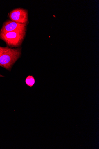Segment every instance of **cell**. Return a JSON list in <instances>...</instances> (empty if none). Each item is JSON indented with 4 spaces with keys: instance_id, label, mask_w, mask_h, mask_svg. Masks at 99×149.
Returning <instances> with one entry per match:
<instances>
[{
    "instance_id": "cell-1",
    "label": "cell",
    "mask_w": 99,
    "mask_h": 149,
    "mask_svg": "<svg viewBox=\"0 0 99 149\" xmlns=\"http://www.w3.org/2000/svg\"><path fill=\"white\" fill-rule=\"evenodd\" d=\"M21 48L0 47V66L10 71L14 64L21 57Z\"/></svg>"
},
{
    "instance_id": "cell-2",
    "label": "cell",
    "mask_w": 99,
    "mask_h": 149,
    "mask_svg": "<svg viewBox=\"0 0 99 149\" xmlns=\"http://www.w3.org/2000/svg\"><path fill=\"white\" fill-rule=\"evenodd\" d=\"M26 30L9 32L0 31V39L4 41L9 47H20L26 35Z\"/></svg>"
},
{
    "instance_id": "cell-3",
    "label": "cell",
    "mask_w": 99,
    "mask_h": 149,
    "mask_svg": "<svg viewBox=\"0 0 99 149\" xmlns=\"http://www.w3.org/2000/svg\"><path fill=\"white\" fill-rule=\"evenodd\" d=\"M9 17L10 20L17 23L27 25L28 23V13L27 10L18 8L11 11Z\"/></svg>"
},
{
    "instance_id": "cell-4",
    "label": "cell",
    "mask_w": 99,
    "mask_h": 149,
    "mask_svg": "<svg viewBox=\"0 0 99 149\" xmlns=\"http://www.w3.org/2000/svg\"><path fill=\"white\" fill-rule=\"evenodd\" d=\"M26 24L17 23L9 20L4 22L0 31L6 32L26 30Z\"/></svg>"
},
{
    "instance_id": "cell-5",
    "label": "cell",
    "mask_w": 99,
    "mask_h": 149,
    "mask_svg": "<svg viewBox=\"0 0 99 149\" xmlns=\"http://www.w3.org/2000/svg\"><path fill=\"white\" fill-rule=\"evenodd\" d=\"M25 82L27 86L32 88L35 84V79L32 75H29L26 78Z\"/></svg>"
},
{
    "instance_id": "cell-6",
    "label": "cell",
    "mask_w": 99,
    "mask_h": 149,
    "mask_svg": "<svg viewBox=\"0 0 99 149\" xmlns=\"http://www.w3.org/2000/svg\"><path fill=\"white\" fill-rule=\"evenodd\" d=\"M0 77H4L1 74H0Z\"/></svg>"
}]
</instances>
